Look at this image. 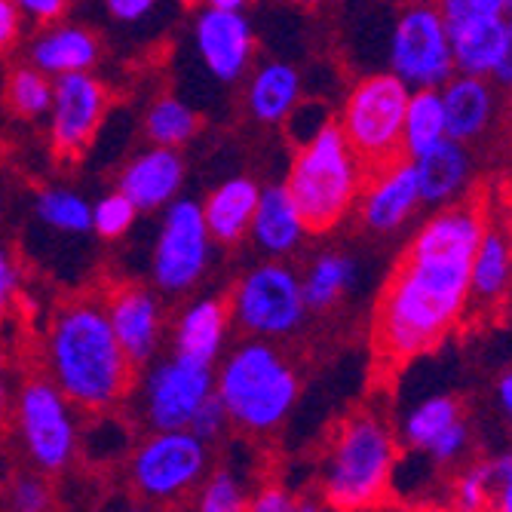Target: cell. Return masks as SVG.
<instances>
[{
  "instance_id": "6da1fadb",
  "label": "cell",
  "mask_w": 512,
  "mask_h": 512,
  "mask_svg": "<svg viewBox=\"0 0 512 512\" xmlns=\"http://www.w3.org/2000/svg\"><path fill=\"white\" fill-rule=\"evenodd\" d=\"M488 218L485 194L473 191L414 230L371 313V347L384 365L433 353L470 313V264Z\"/></svg>"
},
{
  "instance_id": "7a4b0ae2",
  "label": "cell",
  "mask_w": 512,
  "mask_h": 512,
  "mask_svg": "<svg viewBox=\"0 0 512 512\" xmlns=\"http://www.w3.org/2000/svg\"><path fill=\"white\" fill-rule=\"evenodd\" d=\"M43 356L50 381L83 411H108L129 396L135 365L111 329L105 298L62 301L46 325Z\"/></svg>"
},
{
  "instance_id": "3957f363",
  "label": "cell",
  "mask_w": 512,
  "mask_h": 512,
  "mask_svg": "<svg viewBox=\"0 0 512 512\" xmlns=\"http://www.w3.org/2000/svg\"><path fill=\"white\" fill-rule=\"evenodd\" d=\"M283 184L307 234H329L356 209L365 169L347 145L341 126L325 120L298 145Z\"/></svg>"
},
{
  "instance_id": "277c9868",
  "label": "cell",
  "mask_w": 512,
  "mask_h": 512,
  "mask_svg": "<svg viewBox=\"0 0 512 512\" xmlns=\"http://www.w3.org/2000/svg\"><path fill=\"white\" fill-rule=\"evenodd\" d=\"M396 470V439L375 411H356L341 421L329 460H325L322 494L335 512L375 509L390 494Z\"/></svg>"
},
{
  "instance_id": "5b68a950",
  "label": "cell",
  "mask_w": 512,
  "mask_h": 512,
  "mask_svg": "<svg viewBox=\"0 0 512 512\" xmlns=\"http://www.w3.org/2000/svg\"><path fill=\"white\" fill-rule=\"evenodd\" d=\"M298 390L289 359L261 338L240 344L215 378V396L227 421L246 433H273L295 408Z\"/></svg>"
},
{
  "instance_id": "8992f818",
  "label": "cell",
  "mask_w": 512,
  "mask_h": 512,
  "mask_svg": "<svg viewBox=\"0 0 512 512\" xmlns=\"http://www.w3.org/2000/svg\"><path fill=\"white\" fill-rule=\"evenodd\" d=\"M411 89L393 74L378 71L356 80L338 111V126L362 163L365 175L405 157L402 123Z\"/></svg>"
},
{
  "instance_id": "52a82bcc",
  "label": "cell",
  "mask_w": 512,
  "mask_h": 512,
  "mask_svg": "<svg viewBox=\"0 0 512 512\" xmlns=\"http://www.w3.org/2000/svg\"><path fill=\"white\" fill-rule=\"evenodd\" d=\"M227 307L230 322H237L240 332L261 341L289 338L307 319L301 276L283 258H267L249 267L237 279Z\"/></svg>"
},
{
  "instance_id": "ba28073f",
  "label": "cell",
  "mask_w": 512,
  "mask_h": 512,
  "mask_svg": "<svg viewBox=\"0 0 512 512\" xmlns=\"http://www.w3.org/2000/svg\"><path fill=\"white\" fill-rule=\"evenodd\" d=\"M390 71L408 89H439L454 74L448 28L436 0H408L390 34Z\"/></svg>"
},
{
  "instance_id": "9c48e42d",
  "label": "cell",
  "mask_w": 512,
  "mask_h": 512,
  "mask_svg": "<svg viewBox=\"0 0 512 512\" xmlns=\"http://www.w3.org/2000/svg\"><path fill=\"white\" fill-rule=\"evenodd\" d=\"M212 261V234L203 209L194 200H172L163 212L151 276L163 295L191 292L206 276Z\"/></svg>"
},
{
  "instance_id": "30bf717a",
  "label": "cell",
  "mask_w": 512,
  "mask_h": 512,
  "mask_svg": "<svg viewBox=\"0 0 512 512\" xmlns=\"http://www.w3.org/2000/svg\"><path fill=\"white\" fill-rule=\"evenodd\" d=\"M16 424L40 470H62L74 454L77 433L71 402L50 378H28L16 396Z\"/></svg>"
},
{
  "instance_id": "8fae6325",
  "label": "cell",
  "mask_w": 512,
  "mask_h": 512,
  "mask_svg": "<svg viewBox=\"0 0 512 512\" xmlns=\"http://www.w3.org/2000/svg\"><path fill=\"white\" fill-rule=\"evenodd\" d=\"M111 108L108 86L92 74H65L53 80L50 105V148L62 163H74L86 154L92 138L99 135L105 114Z\"/></svg>"
},
{
  "instance_id": "7c38bea8",
  "label": "cell",
  "mask_w": 512,
  "mask_h": 512,
  "mask_svg": "<svg viewBox=\"0 0 512 512\" xmlns=\"http://www.w3.org/2000/svg\"><path fill=\"white\" fill-rule=\"evenodd\" d=\"M206 473V442L191 430H157L132 457V479L151 500L188 494Z\"/></svg>"
},
{
  "instance_id": "4fadbf2b",
  "label": "cell",
  "mask_w": 512,
  "mask_h": 512,
  "mask_svg": "<svg viewBox=\"0 0 512 512\" xmlns=\"http://www.w3.org/2000/svg\"><path fill=\"white\" fill-rule=\"evenodd\" d=\"M215 393L212 362L172 353L145 381V417L154 430H188L197 408Z\"/></svg>"
},
{
  "instance_id": "5bb4252c",
  "label": "cell",
  "mask_w": 512,
  "mask_h": 512,
  "mask_svg": "<svg viewBox=\"0 0 512 512\" xmlns=\"http://www.w3.org/2000/svg\"><path fill=\"white\" fill-rule=\"evenodd\" d=\"M421 188H417L414 163L408 157L365 175V184L356 200L359 224L368 234L390 237L399 227L411 221V215L421 209Z\"/></svg>"
},
{
  "instance_id": "9a60e30c",
  "label": "cell",
  "mask_w": 512,
  "mask_h": 512,
  "mask_svg": "<svg viewBox=\"0 0 512 512\" xmlns=\"http://www.w3.org/2000/svg\"><path fill=\"white\" fill-rule=\"evenodd\" d=\"M194 46L218 83H237L255 59V31L243 13L203 7L194 16Z\"/></svg>"
},
{
  "instance_id": "2e32d148",
  "label": "cell",
  "mask_w": 512,
  "mask_h": 512,
  "mask_svg": "<svg viewBox=\"0 0 512 512\" xmlns=\"http://www.w3.org/2000/svg\"><path fill=\"white\" fill-rule=\"evenodd\" d=\"M111 329L135 368L148 365L157 356L163 338V304L160 295L138 283H120L102 295Z\"/></svg>"
},
{
  "instance_id": "e0dca14e",
  "label": "cell",
  "mask_w": 512,
  "mask_h": 512,
  "mask_svg": "<svg viewBox=\"0 0 512 512\" xmlns=\"http://www.w3.org/2000/svg\"><path fill=\"white\" fill-rule=\"evenodd\" d=\"M442 111H445V132L460 145H476L491 132L500 99L491 77H470L451 74L442 86Z\"/></svg>"
},
{
  "instance_id": "ac0fdd59",
  "label": "cell",
  "mask_w": 512,
  "mask_h": 512,
  "mask_svg": "<svg viewBox=\"0 0 512 512\" xmlns=\"http://www.w3.org/2000/svg\"><path fill=\"white\" fill-rule=\"evenodd\" d=\"M184 184V157L178 148H157L135 154L117 178V191H123L138 212H157L178 200Z\"/></svg>"
},
{
  "instance_id": "d6986e66",
  "label": "cell",
  "mask_w": 512,
  "mask_h": 512,
  "mask_svg": "<svg viewBox=\"0 0 512 512\" xmlns=\"http://www.w3.org/2000/svg\"><path fill=\"white\" fill-rule=\"evenodd\" d=\"M414 175L417 188H421V203L430 209L451 206L463 200L473 188L476 178V160L470 145H460L454 138H442L439 145L414 157Z\"/></svg>"
},
{
  "instance_id": "ffe728a7",
  "label": "cell",
  "mask_w": 512,
  "mask_h": 512,
  "mask_svg": "<svg viewBox=\"0 0 512 512\" xmlns=\"http://www.w3.org/2000/svg\"><path fill=\"white\" fill-rule=\"evenodd\" d=\"M102 59V40L89 25L80 22H53L43 25L40 34L28 43V59L46 77H65L92 71Z\"/></svg>"
},
{
  "instance_id": "44dd1931",
  "label": "cell",
  "mask_w": 512,
  "mask_h": 512,
  "mask_svg": "<svg viewBox=\"0 0 512 512\" xmlns=\"http://www.w3.org/2000/svg\"><path fill=\"white\" fill-rule=\"evenodd\" d=\"M512 286V240L509 227L488 218L470 264V307L494 310Z\"/></svg>"
},
{
  "instance_id": "7402d4cb",
  "label": "cell",
  "mask_w": 512,
  "mask_h": 512,
  "mask_svg": "<svg viewBox=\"0 0 512 512\" xmlns=\"http://www.w3.org/2000/svg\"><path fill=\"white\" fill-rule=\"evenodd\" d=\"M249 237L258 246V252L267 258H289L292 252H298V246L307 237V227L286 191V184L261 188Z\"/></svg>"
},
{
  "instance_id": "603a6c76",
  "label": "cell",
  "mask_w": 512,
  "mask_h": 512,
  "mask_svg": "<svg viewBox=\"0 0 512 512\" xmlns=\"http://www.w3.org/2000/svg\"><path fill=\"white\" fill-rule=\"evenodd\" d=\"M258 197H261V184L249 175L221 181L200 206L206 227L212 234V243H221V246L243 243L249 237Z\"/></svg>"
},
{
  "instance_id": "cb8c5ba5",
  "label": "cell",
  "mask_w": 512,
  "mask_h": 512,
  "mask_svg": "<svg viewBox=\"0 0 512 512\" xmlns=\"http://www.w3.org/2000/svg\"><path fill=\"white\" fill-rule=\"evenodd\" d=\"M301 71L289 62H264L252 71L249 89H246V108L252 120L264 126L286 123L289 114L301 105Z\"/></svg>"
},
{
  "instance_id": "d4e9b609",
  "label": "cell",
  "mask_w": 512,
  "mask_h": 512,
  "mask_svg": "<svg viewBox=\"0 0 512 512\" xmlns=\"http://www.w3.org/2000/svg\"><path fill=\"white\" fill-rule=\"evenodd\" d=\"M503 25H506V16L445 25L448 43H451V59H454V74L494 77V71L503 59Z\"/></svg>"
},
{
  "instance_id": "484cf974",
  "label": "cell",
  "mask_w": 512,
  "mask_h": 512,
  "mask_svg": "<svg viewBox=\"0 0 512 512\" xmlns=\"http://www.w3.org/2000/svg\"><path fill=\"white\" fill-rule=\"evenodd\" d=\"M230 325V307L227 298H200L178 316L175 329V353H184L191 359L215 362L221 353V344L227 338Z\"/></svg>"
},
{
  "instance_id": "4316f807",
  "label": "cell",
  "mask_w": 512,
  "mask_h": 512,
  "mask_svg": "<svg viewBox=\"0 0 512 512\" xmlns=\"http://www.w3.org/2000/svg\"><path fill=\"white\" fill-rule=\"evenodd\" d=\"M445 132V111H442V96L439 89H411L408 105H405V123H402V148L405 157L414 160L433 145H439Z\"/></svg>"
},
{
  "instance_id": "83f0119b",
  "label": "cell",
  "mask_w": 512,
  "mask_h": 512,
  "mask_svg": "<svg viewBox=\"0 0 512 512\" xmlns=\"http://www.w3.org/2000/svg\"><path fill=\"white\" fill-rule=\"evenodd\" d=\"M356 279V261L341 252H322L310 261L301 276V292L307 310H329L335 307L344 292Z\"/></svg>"
},
{
  "instance_id": "f1b7e54d",
  "label": "cell",
  "mask_w": 512,
  "mask_h": 512,
  "mask_svg": "<svg viewBox=\"0 0 512 512\" xmlns=\"http://www.w3.org/2000/svg\"><path fill=\"white\" fill-rule=\"evenodd\" d=\"M0 99H4V108L16 120L34 123L50 114L53 77H46L31 62H16V65H10V71L4 77V92H0Z\"/></svg>"
},
{
  "instance_id": "f546056e",
  "label": "cell",
  "mask_w": 512,
  "mask_h": 512,
  "mask_svg": "<svg viewBox=\"0 0 512 512\" xmlns=\"http://www.w3.org/2000/svg\"><path fill=\"white\" fill-rule=\"evenodd\" d=\"M200 132V114L178 96H160L145 111V135L157 148H184Z\"/></svg>"
},
{
  "instance_id": "4dcf8cb0",
  "label": "cell",
  "mask_w": 512,
  "mask_h": 512,
  "mask_svg": "<svg viewBox=\"0 0 512 512\" xmlns=\"http://www.w3.org/2000/svg\"><path fill=\"white\" fill-rule=\"evenodd\" d=\"M37 218L59 230V234H86L92 230V206L83 200V194L71 188H43L37 194Z\"/></svg>"
},
{
  "instance_id": "1f68e13d",
  "label": "cell",
  "mask_w": 512,
  "mask_h": 512,
  "mask_svg": "<svg viewBox=\"0 0 512 512\" xmlns=\"http://www.w3.org/2000/svg\"><path fill=\"white\" fill-rule=\"evenodd\" d=\"M460 417H463L460 399L445 396V393H442V396H433V399L421 402V405H417V408L405 417V427H402L405 442H408L411 448H417V451H427L430 442H433L439 433H445L454 421H460Z\"/></svg>"
},
{
  "instance_id": "d6a6232c",
  "label": "cell",
  "mask_w": 512,
  "mask_h": 512,
  "mask_svg": "<svg viewBox=\"0 0 512 512\" xmlns=\"http://www.w3.org/2000/svg\"><path fill=\"white\" fill-rule=\"evenodd\" d=\"M135 218H138L135 203L123 191H111L92 206V234L102 240H120L132 230Z\"/></svg>"
},
{
  "instance_id": "836d02e7",
  "label": "cell",
  "mask_w": 512,
  "mask_h": 512,
  "mask_svg": "<svg viewBox=\"0 0 512 512\" xmlns=\"http://www.w3.org/2000/svg\"><path fill=\"white\" fill-rule=\"evenodd\" d=\"M491 488H494V479H491L488 460L476 463V467H470L467 473L457 479V488H454L457 509L460 512H485L488 500H491Z\"/></svg>"
},
{
  "instance_id": "e575fe53",
  "label": "cell",
  "mask_w": 512,
  "mask_h": 512,
  "mask_svg": "<svg viewBox=\"0 0 512 512\" xmlns=\"http://www.w3.org/2000/svg\"><path fill=\"white\" fill-rule=\"evenodd\" d=\"M200 512H249V503L230 473H215L200 497Z\"/></svg>"
},
{
  "instance_id": "d590c367",
  "label": "cell",
  "mask_w": 512,
  "mask_h": 512,
  "mask_svg": "<svg viewBox=\"0 0 512 512\" xmlns=\"http://www.w3.org/2000/svg\"><path fill=\"white\" fill-rule=\"evenodd\" d=\"M439 13H442L445 25L506 16L503 0H439Z\"/></svg>"
},
{
  "instance_id": "8d00e7d4",
  "label": "cell",
  "mask_w": 512,
  "mask_h": 512,
  "mask_svg": "<svg viewBox=\"0 0 512 512\" xmlns=\"http://www.w3.org/2000/svg\"><path fill=\"white\" fill-rule=\"evenodd\" d=\"M467 442H470V430H467V424H463V417H460V421H454L445 433H439L430 442L427 454L439 463V467H448V463H454L463 451H467Z\"/></svg>"
},
{
  "instance_id": "74e56055",
  "label": "cell",
  "mask_w": 512,
  "mask_h": 512,
  "mask_svg": "<svg viewBox=\"0 0 512 512\" xmlns=\"http://www.w3.org/2000/svg\"><path fill=\"white\" fill-rule=\"evenodd\" d=\"M224 421H227V414H224V405H221V399L212 393L200 408H197V414L191 417V424H188V430L194 433V436H200L203 442H209V439H215L218 433H221V427H224Z\"/></svg>"
},
{
  "instance_id": "f35d334b",
  "label": "cell",
  "mask_w": 512,
  "mask_h": 512,
  "mask_svg": "<svg viewBox=\"0 0 512 512\" xmlns=\"http://www.w3.org/2000/svg\"><path fill=\"white\" fill-rule=\"evenodd\" d=\"M16 512H46L50 509V491L37 479H19L10 491Z\"/></svg>"
},
{
  "instance_id": "ab89813d",
  "label": "cell",
  "mask_w": 512,
  "mask_h": 512,
  "mask_svg": "<svg viewBox=\"0 0 512 512\" xmlns=\"http://www.w3.org/2000/svg\"><path fill=\"white\" fill-rule=\"evenodd\" d=\"M19 264L13 258V252L0 243V319H4L19 295Z\"/></svg>"
},
{
  "instance_id": "60d3db41",
  "label": "cell",
  "mask_w": 512,
  "mask_h": 512,
  "mask_svg": "<svg viewBox=\"0 0 512 512\" xmlns=\"http://www.w3.org/2000/svg\"><path fill=\"white\" fill-rule=\"evenodd\" d=\"M16 10L37 22V25H53V22H62L65 13L71 10V0H13Z\"/></svg>"
},
{
  "instance_id": "b9f144b4",
  "label": "cell",
  "mask_w": 512,
  "mask_h": 512,
  "mask_svg": "<svg viewBox=\"0 0 512 512\" xmlns=\"http://www.w3.org/2000/svg\"><path fill=\"white\" fill-rule=\"evenodd\" d=\"M22 22L25 16L16 10L13 0H0V56L10 53L22 37Z\"/></svg>"
},
{
  "instance_id": "7bdbcfd3",
  "label": "cell",
  "mask_w": 512,
  "mask_h": 512,
  "mask_svg": "<svg viewBox=\"0 0 512 512\" xmlns=\"http://www.w3.org/2000/svg\"><path fill=\"white\" fill-rule=\"evenodd\" d=\"M154 7L157 0H105V10L117 22H142Z\"/></svg>"
},
{
  "instance_id": "ee69618b",
  "label": "cell",
  "mask_w": 512,
  "mask_h": 512,
  "mask_svg": "<svg viewBox=\"0 0 512 512\" xmlns=\"http://www.w3.org/2000/svg\"><path fill=\"white\" fill-rule=\"evenodd\" d=\"M295 500L283 488H267L258 494V500L249 506V512H292Z\"/></svg>"
},
{
  "instance_id": "f6af8a7d",
  "label": "cell",
  "mask_w": 512,
  "mask_h": 512,
  "mask_svg": "<svg viewBox=\"0 0 512 512\" xmlns=\"http://www.w3.org/2000/svg\"><path fill=\"white\" fill-rule=\"evenodd\" d=\"M512 80V13H506V25H503V59L494 71V83L506 86Z\"/></svg>"
},
{
  "instance_id": "bcb514c9",
  "label": "cell",
  "mask_w": 512,
  "mask_h": 512,
  "mask_svg": "<svg viewBox=\"0 0 512 512\" xmlns=\"http://www.w3.org/2000/svg\"><path fill=\"white\" fill-rule=\"evenodd\" d=\"M488 467H491V479H494V485L500 488L503 482H509V479H512V454L491 457V460H488Z\"/></svg>"
},
{
  "instance_id": "7dc6e473",
  "label": "cell",
  "mask_w": 512,
  "mask_h": 512,
  "mask_svg": "<svg viewBox=\"0 0 512 512\" xmlns=\"http://www.w3.org/2000/svg\"><path fill=\"white\" fill-rule=\"evenodd\" d=\"M497 402H500V408L506 411V417L512 421V371H506V375L497 381Z\"/></svg>"
},
{
  "instance_id": "c3c4849f",
  "label": "cell",
  "mask_w": 512,
  "mask_h": 512,
  "mask_svg": "<svg viewBox=\"0 0 512 512\" xmlns=\"http://www.w3.org/2000/svg\"><path fill=\"white\" fill-rule=\"evenodd\" d=\"M206 7L215 10H230V13H243L249 7V0H206Z\"/></svg>"
},
{
  "instance_id": "681fc988",
  "label": "cell",
  "mask_w": 512,
  "mask_h": 512,
  "mask_svg": "<svg viewBox=\"0 0 512 512\" xmlns=\"http://www.w3.org/2000/svg\"><path fill=\"white\" fill-rule=\"evenodd\" d=\"M500 512H512V479L500 485V500H497Z\"/></svg>"
},
{
  "instance_id": "f907efd6",
  "label": "cell",
  "mask_w": 512,
  "mask_h": 512,
  "mask_svg": "<svg viewBox=\"0 0 512 512\" xmlns=\"http://www.w3.org/2000/svg\"><path fill=\"white\" fill-rule=\"evenodd\" d=\"M7 399H10V390H7V371H4V362H0V417L7 411Z\"/></svg>"
},
{
  "instance_id": "816d5d0a",
  "label": "cell",
  "mask_w": 512,
  "mask_h": 512,
  "mask_svg": "<svg viewBox=\"0 0 512 512\" xmlns=\"http://www.w3.org/2000/svg\"><path fill=\"white\" fill-rule=\"evenodd\" d=\"M292 512H319V506H316L313 500H298V503L292 506Z\"/></svg>"
},
{
  "instance_id": "f5cc1de1",
  "label": "cell",
  "mask_w": 512,
  "mask_h": 512,
  "mask_svg": "<svg viewBox=\"0 0 512 512\" xmlns=\"http://www.w3.org/2000/svg\"><path fill=\"white\" fill-rule=\"evenodd\" d=\"M289 4H295V7H319V4H325V0H289Z\"/></svg>"
},
{
  "instance_id": "db71d44e",
  "label": "cell",
  "mask_w": 512,
  "mask_h": 512,
  "mask_svg": "<svg viewBox=\"0 0 512 512\" xmlns=\"http://www.w3.org/2000/svg\"><path fill=\"white\" fill-rule=\"evenodd\" d=\"M506 114H509V120H512V80L506 83Z\"/></svg>"
},
{
  "instance_id": "11a10c76",
  "label": "cell",
  "mask_w": 512,
  "mask_h": 512,
  "mask_svg": "<svg viewBox=\"0 0 512 512\" xmlns=\"http://www.w3.org/2000/svg\"><path fill=\"white\" fill-rule=\"evenodd\" d=\"M503 10H506V13H512V0H503Z\"/></svg>"
},
{
  "instance_id": "9f6ffc18",
  "label": "cell",
  "mask_w": 512,
  "mask_h": 512,
  "mask_svg": "<svg viewBox=\"0 0 512 512\" xmlns=\"http://www.w3.org/2000/svg\"><path fill=\"white\" fill-rule=\"evenodd\" d=\"M509 240H512V230H509Z\"/></svg>"
},
{
  "instance_id": "6f0895ef",
  "label": "cell",
  "mask_w": 512,
  "mask_h": 512,
  "mask_svg": "<svg viewBox=\"0 0 512 512\" xmlns=\"http://www.w3.org/2000/svg\"><path fill=\"white\" fill-rule=\"evenodd\" d=\"M436 4H439V0H436Z\"/></svg>"
}]
</instances>
